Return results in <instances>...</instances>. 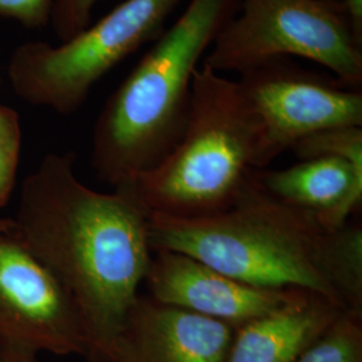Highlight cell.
Wrapping results in <instances>:
<instances>
[{
    "mask_svg": "<svg viewBox=\"0 0 362 362\" xmlns=\"http://www.w3.org/2000/svg\"><path fill=\"white\" fill-rule=\"evenodd\" d=\"M74 153H49L23 181L13 235L76 303L90 362L112 345L148 272L149 212L130 187L94 191L74 172Z\"/></svg>",
    "mask_w": 362,
    "mask_h": 362,
    "instance_id": "obj_1",
    "label": "cell"
},
{
    "mask_svg": "<svg viewBox=\"0 0 362 362\" xmlns=\"http://www.w3.org/2000/svg\"><path fill=\"white\" fill-rule=\"evenodd\" d=\"M242 0H189L173 25L106 101L93 133L91 164L113 188L155 169L187 128L199 64Z\"/></svg>",
    "mask_w": 362,
    "mask_h": 362,
    "instance_id": "obj_2",
    "label": "cell"
},
{
    "mask_svg": "<svg viewBox=\"0 0 362 362\" xmlns=\"http://www.w3.org/2000/svg\"><path fill=\"white\" fill-rule=\"evenodd\" d=\"M339 231L274 199L252 175L219 214L191 219L149 214L153 251L187 254L248 285L314 293L344 308L336 288Z\"/></svg>",
    "mask_w": 362,
    "mask_h": 362,
    "instance_id": "obj_3",
    "label": "cell"
},
{
    "mask_svg": "<svg viewBox=\"0 0 362 362\" xmlns=\"http://www.w3.org/2000/svg\"><path fill=\"white\" fill-rule=\"evenodd\" d=\"M258 169V132L238 82L203 64L187 128L155 169L128 185L149 214L203 218L231 207Z\"/></svg>",
    "mask_w": 362,
    "mask_h": 362,
    "instance_id": "obj_4",
    "label": "cell"
},
{
    "mask_svg": "<svg viewBox=\"0 0 362 362\" xmlns=\"http://www.w3.org/2000/svg\"><path fill=\"white\" fill-rule=\"evenodd\" d=\"M180 3L125 0L64 42L22 43L7 65L10 86L28 104L74 113L101 78L164 33Z\"/></svg>",
    "mask_w": 362,
    "mask_h": 362,
    "instance_id": "obj_5",
    "label": "cell"
},
{
    "mask_svg": "<svg viewBox=\"0 0 362 362\" xmlns=\"http://www.w3.org/2000/svg\"><path fill=\"white\" fill-rule=\"evenodd\" d=\"M324 66L361 90L362 42L342 3L326 0H242L204 58L216 73L242 74L276 58Z\"/></svg>",
    "mask_w": 362,
    "mask_h": 362,
    "instance_id": "obj_6",
    "label": "cell"
},
{
    "mask_svg": "<svg viewBox=\"0 0 362 362\" xmlns=\"http://www.w3.org/2000/svg\"><path fill=\"white\" fill-rule=\"evenodd\" d=\"M236 81L258 132V169L302 139L338 127H362V91L293 58H276Z\"/></svg>",
    "mask_w": 362,
    "mask_h": 362,
    "instance_id": "obj_7",
    "label": "cell"
},
{
    "mask_svg": "<svg viewBox=\"0 0 362 362\" xmlns=\"http://www.w3.org/2000/svg\"><path fill=\"white\" fill-rule=\"evenodd\" d=\"M0 345L89 357V338L76 303L13 233H0Z\"/></svg>",
    "mask_w": 362,
    "mask_h": 362,
    "instance_id": "obj_8",
    "label": "cell"
},
{
    "mask_svg": "<svg viewBox=\"0 0 362 362\" xmlns=\"http://www.w3.org/2000/svg\"><path fill=\"white\" fill-rule=\"evenodd\" d=\"M148 296L235 327L276 310L306 291L248 285L202 260L155 250L144 279Z\"/></svg>",
    "mask_w": 362,
    "mask_h": 362,
    "instance_id": "obj_9",
    "label": "cell"
},
{
    "mask_svg": "<svg viewBox=\"0 0 362 362\" xmlns=\"http://www.w3.org/2000/svg\"><path fill=\"white\" fill-rule=\"evenodd\" d=\"M236 327L140 294L107 362H227Z\"/></svg>",
    "mask_w": 362,
    "mask_h": 362,
    "instance_id": "obj_10",
    "label": "cell"
},
{
    "mask_svg": "<svg viewBox=\"0 0 362 362\" xmlns=\"http://www.w3.org/2000/svg\"><path fill=\"white\" fill-rule=\"evenodd\" d=\"M259 187L286 206L308 212L329 230L361 209L362 168L338 157H313L285 169H255Z\"/></svg>",
    "mask_w": 362,
    "mask_h": 362,
    "instance_id": "obj_11",
    "label": "cell"
},
{
    "mask_svg": "<svg viewBox=\"0 0 362 362\" xmlns=\"http://www.w3.org/2000/svg\"><path fill=\"white\" fill-rule=\"evenodd\" d=\"M345 310L320 294L302 293L285 306L238 326L227 362H296Z\"/></svg>",
    "mask_w": 362,
    "mask_h": 362,
    "instance_id": "obj_12",
    "label": "cell"
},
{
    "mask_svg": "<svg viewBox=\"0 0 362 362\" xmlns=\"http://www.w3.org/2000/svg\"><path fill=\"white\" fill-rule=\"evenodd\" d=\"M296 362H362V314L342 311Z\"/></svg>",
    "mask_w": 362,
    "mask_h": 362,
    "instance_id": "obj_13",
    "label": "cell"
},
{
    "mask_svg": "<svg viewBox=\"0 0 362 362\" xmlns=\"http://www.w3.org/2000/svg\"><path fill=\"white\" fill-rule=\"evenodd\" d=\"M291 151L299 160L338 157L362 168V127H338L317 132L298 141Z\"/></svg>",
    "mask_w": 362,
    "mask_h": 362,
    "instance_id": "obj_14",
    "label": "cell"
},
{
    "mask_svg": "<svg viewBox=\"0 0 362 362\" xmlns=\"http://www.w3.org/2000/svg\"><path fill=\"white\" fill-rule=\"evenodd\" d=\"M22 152L21 118L7 105L0 104V209L13 194Z\"/></svg>",
    "mask_w": 362,
    "mask_h": 362,
    "instance_id": "obj_15",
    "label": "cell"
},
{
    "mask_svg": "<svg viewBox=\"0 0 362 362\" xmlns=\"http://www.w3.org/2000/svg\"><path fill=\"white\" fill-rule=\"evenodd\" d=\"M101 0H54L50 26L59 42L89 26L93 11Z\"/></svg>",
    "mask_w": 362,
    "mask_h": 362,
    "instance_id": "obj_16",
    "label": "cell"
},
{
    "mask_svg": "<svg viewBox=\"0 0 362 362\" xmlns=\"http://www.w3.org/2000/svg\"><path fill=\"white\" fill-rule=\"evenodd\" d=\"M52 3L54 0H0V16L31 28L47 26Z\"/></svg>",
    "mask_w": 362,
    "mask_h": 362,
    "instance_id": "obj_17",
    "label": "cell"
},
{
    "mask_svg": "<svg viewBox=\"0 0 362 362\" xmlns=\"http://www.w3.org/2000/svg\"><path fill=\"white\" fill-rule=\"evenodd\" d=\"M344 6L356 37L362 42V0H344Z\"/></svg>",
    "mask_w": 362,
    "mask_h": 362,
    "instance_id": "obj_18",
    "label": "cell"
},
{
    "mask_svg": "<svg viewBox=\"0 0 362 362\" xmlns=\"http://www.w3.org/2000/svg\"><path fill=\"white\" fill-rule=\"evenodd\" d=\"M38 354L0 345V362H39Z\"/></svg>",
    "mask_w": 362,
    "mask_h": 362,
    "instance_id": "obj_19",
    "label": "cell"
},
{
    "mask_svg": "<svg viewBox=\"0 0 362 362\" xmlns=\"http://www.w3.org/2000/svg\"><path fill=\"white\" fill-rule=\"evenodd\" d=\"M0 233H13V220L0 219Z\"/></svg>",
    "mask_w": 362,
    "mask_h": 362,
    "instance_id": "obj_20",
    "label": "cell"
},
{
    "mask_svg": "<svg viewBox=\"0 0 362 362\" xmlns=\"http://www.w3.org/2000/svg\"><path fill=\"white\" fill-rule=\"evenodd\" d=\"M326 1H330V3H342V4H344V0H326Z\"/></svg>",
    "mask_w": 362,
    "mask_h": 362,
    "instance_id": "obj_21",
    "label": "cell"
}]
</instances>
